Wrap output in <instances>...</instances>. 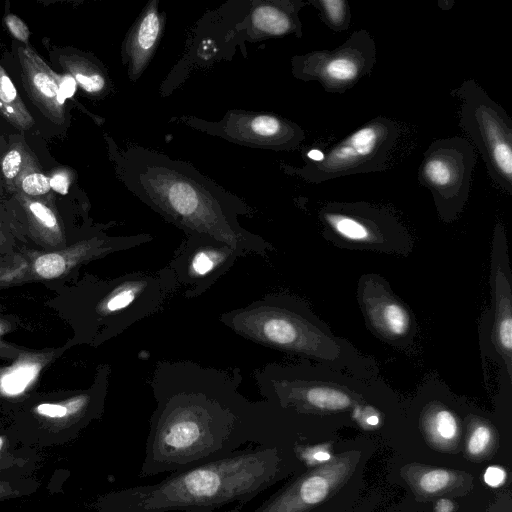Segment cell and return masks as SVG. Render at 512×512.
Returning <instances> with one entry per match:
<instances>
[{
    "mask_svg": "<svg viewBox=\"0 0 512 512\" xmlns=\"http://www.w3.org/2000/svg\"><path fill=\"white\" fill-rule=\"evenodd\" d=\"M170 120L237 145L273 151H294L306 137L296 122L271 112L231 109L216 121L191 115Z\"/></svg>",
    "mask_w": 512,
    "mask_h": 512,
    "instance_id": "cell-10",
    "label": "cell"
},
{
    "mask_svg": "<svg viewBox=\"0 0 512 512\" xmlns=\"http://www.w3.org/2000/svg\"><path fill=\"white\" fill-rule=\"evenodd\" d=\"M243 255L229 244L206 235L186 236L168 267L185 299L206 293Z\"/></svg>",
    "mask_w": 512,
    "mask_h": 512,
    "instance_id": "cell-11",
    "label": "cell"
},
{
    "mask_svg": "<svg viewBox=\"0 0 512 512\" xmlns=\"http://www.w3.org/2000/svg\"><path fill=\"white\" fill-rule=\"evenodd\" d=\"M50 188L60 194H66L70 186V177L65 173H57L49 179Z\"/></svg>",
    "mask_w": 512,
    "mask_h": 512,
    "instance_id": "cell-32",
    "label": "cell"
},
{
    "mask_svg": "<svg viewBox=\"0 0 512 512\" xmlns=\"http://www.w3.org/2000/svg\"><path fill=\"white\" fill-rule=\"evenodd\" d=\"M3 442H4V440H3V438L0 436V450H1L2 446H3Z\"/></svg>",
    "mask_w": 512,
    "mask_h": 512,
    "instance_id": "cell-38",
    "label": "cell"
},
{
    "mask_svg": "<svg viewBox=\"0 0 512 512\" xmlns=\"http://www.w3.org/2000/svg\"><path fill=\"white\" fill-rule=\"evenodd\" d=\"M236 23L232 24L228 4L223 7L228 21V38L234 44L241 41L256 42L274 37L294 35L301 38L302 22L300 11L308 5L302 0H252L241 1L238 16V2H235Z\"/></svg>",
    "mask_w": 512,
    "mask_h": 512,
    "instance_id": "cell-12",
    "label": "cell"
},
{
    "mask_svg": "<svg viewBox=\"0 0 512 512\" xmlns=\"http://www.w3.org/2000/svg\"><path fill=\"white\" fill-rule=\"evenodd\" d=\"M377 61L376 42L366 29L354 31L340 46L291 58L294 78L318 82L325 92L343 94L369 76Z\"/></svg>",
    "mask_w": 512,
    "mask_h": 512,
    "instance_id": "cell-9",
    "label": "cell"
},
{
    "mask_svg": "<svg viewBox=\"0 0 512 512\" xmlns=\"http://www.w3.org/2000/svg\"><path fill=\"white\" fill-rule=\"evenodd\" d=\"M66 268V262L58 253H48L39 256L34 263L36 273L45 279H53L61 276Z\"/></svg>",
    "mask_w": 512,
    "mask_h": 512,
    "instance_id": "cell-24",
    "label": "cell"
},
{
    "mask_svg": "<svg viewBox=\"0 0 512 512\" xmlns=\"http://www.w3.org/2000/svg\"><path fill=\"white\" fill-rule=\"evenodd\" d=\"M324 235L345 247L397 251L410 246V235L387 209L365 202L325 203L318 212Z\"/></svg>",
    "mask_w": 512,
    "mask_h": 512,
    "instance_id": "cell-8",
    "label": "cell"
},
{
    "mask_svg": "<svg viewBox=\"0 0 512 512\" xmlns=\"http://www.w3.org/2000/svg\"><path fill=\"white\" fill-rule=\"evenodd\" d=\"M454 504L448 499H440L435 505V512H452Z\"/></svg>",
    "mask_w": 512,
    "mask_h": 512,
    "instance_id": "cell-34",
    "label": "cell"
},
{
    "mask_svg": "<svg viewBox=\"0 0 512 512\" xmlns=\"http://www.w3.org/2000/svg\"><path fill=\"white\" fill-rule=\"evenodd\" d=\"M76 83L94 97H104L112 89V83L106 70L98 61L87 57H76L69 64Z\"/></svg>",
    "mask_w": 512,
    "mask_h": 512,
    "instance_id": "cell-18",
    "label": "cell"
},
{
    "mask_svg": "<svg viewBox=\"0 0 512 512\" xmlns=\"http://www.w3.org/2000/svg\"><path fill=\"white\" fill-rule=\"evenodd\" d=\"M239 368L219 369L191 360L159 361L150 386V417L141 477L224 458L252 443L283 446L296 414L240 392Z\"/></svg>",
    "mask_w": 512,
    "mask_h": 512,
    "instance_id": "cell-1",
    "label": "cell"
},
{
    "mask_svg": "<svg viewBox=\"0 0 512 512\" xmlns=\"http://www.w3.org/2000/svg\"><path fill=\"white\" fill-rule=\"evenodd\" d=\"M0 112L15 127L27 129L33 124V119L27 112L17 90L0 66Z\"/></svg>",
    "mask_w": 512,
    "mask_h": 512,
    "instance_id": "cell-19",
    "label": "cell"
},
{
    "mask_svg": "<svg viewBox=\"0 0 512 512\" xmlns=\"http://www.w3.org/2000/svg\"><path fill=\"white\" fill-rule=\"evenodd\" d=\"M493 267V292L495 303V321L492 329V340L498 353L503 357L509 377L511 376L512 350V305L511 284L503 264L496 258Z\"/></svg>",
    "mask_w": 512,
    "mask_h": 512,
    "instance_id": "cell-16",
    "label": "cell"
},
{
    "mask_svg": "<svg viewBox=\"0 0 512 512\" xmlns=\"http://www.w3.org/2000/svg\"><path fill=\"white\" fill-rule=\"evenodd\" d=\"M475 164V148L461 136L436 139L425 150L417 179L431 192L442 221L451 223L464 210Z\"/></svg>",
    "mask_w": 512,
    "mask_h": 512,
    "instance_id": "cell-7",
    "label": "cell"
},
{
    "mask_svg": "<svg viewBox=\"0 0 512 512\" xmlns=\"http://www.w3.org/2000/svg\"><path fill=\"white\" fill-rule=\"evenodd\" d=\"M219 321L254 343L323 362H335L343 348L303 300L286 293L266 294Z\"/></svg>",
    "mask_w": 512,
    "mask_h": 512,
    "instance_id": "cell-4",
    "label": "cell"
},
{
    "mask_svg": "<svg viewBox=\"0 0 512 512\" xmlns=\"http://www.w3.org/2000/svg\"><path fill=\"white\" fill-rule=\"evenodd\" d=\"M354 459L352 453L330 459L328 463L297 477L253 512H307L348 477Z\"/></svg>",
    "mask_w": 512,
    "mask_h": 512,
    "instance_id": "cell-13",
    "label": "cell"
},
{
    "mask_svg": "<svg viewBox=\"0 0 512 512\" xmlns=\"http://www.w3.org/2000/svg\"><path fill=\"white\" fill-rule=\"evenodd\" d=\"M400 136L396 121L376 116L328 148L319 158L304 157L301 167L280 164L287 175L320 184L357 174L382 172Z\"/></svg>",
    "mask_w": 512,
    "mask_h": 512,
    "instance_id": "cell-5",
    "label": "cell"
},
{
    "mask_svg": "<svg viewBox=\"0 0 512 512\" xmlns=\"http://www.w3.org/2000/svg\"><path fill=\"white\" fill-rule=\"evenodd\" d=\"M84 409H69L64 405L60 404H50V403H44L37 407V412L40 415H43L45 417L49 418H63L67 414H77L82 413Z\"/></svg>",
    "mask_w": 512,
    "mask_h": 512,
    "instance_id": "cell-28",
    "label": "cell"
},
{
    "mask_svg": "<svg viewBox=\"0 0 512 512\" xmlns=\"http://www.w3.org/2000/svg\"><path fill=\"white\" fill-rule=\"evenodd\" d=\"M39 367L32 363L15 366L0 379V390L6 395H17L25 390L37 375Z\"/></svg>",
    "mask_w": 512,
    "mask_h": 512,
    "instance_id": "cell-21",
    "label": "cell"
},
{
    "mask_svg": "<svg viewBox=\"0 0 512 512\" xmlns=\"http://www.w3.org/2000/svg\"><path fill=\"white\" fill-rule=\"evenodd\" d=\"M110 159L117 178L142 203L186 236L206 235L225 242L243 256L267 258L274 246L239 222L254 209L189 162L109 138Z\"/></svg>",
    "mask_w": 512,
    "mask_h": 512,
    "instance_id": "cell-2",
    "label": "cell"
},
{
    "mask_svg": "<svg viewBox=\"0 0 512 512\" xmlns=\"http://www.w3.org/2000/svg\"><path fill=\"white\" fill-rule=\"evenodd\" d=\"M491 439L492 432L487 425H476L471 431L467 442V450L469 454L472 456L481 455L489 446Z\"/></svg>",
    "mask_w": 512,
    "mask_h": 512,
    "instance_id": "cell-25",
    "label": "cell"
},
{
    "mask_svg": "<svg viewBox=\"0 0 512 512\" xmlns=\"http://www.w3.org/2000/svg\"><path fill=\"white\" fill-rule=\"evenodd\" d=\"M76 84L77 83L72 76H64V78L61 79L60 92L65 99L74 95Z\"/></svg>",
    "mask_w": 512,
    "mask_h": 512,
    "instance_id": "cell-33",
    "label": "cell"
},
{
    "mask_svg": "<svg viewBox=\"0 0 512 512\" xmlns=\"http://www.w3.org/2000/svg\"><path fill=\"white\" fill-rule=\"evenodd\" d=\"M284 446H255L224 458L172 472L155 484L109 494L105 512H211L233 502H245L289 472Z\"/></svg>",
    "mask_w": 512,
    "mask_h": 512,
    "instance_id": "cell-3",
    "label": "cell"
},
{
    "mask_svg": "<svg viewBox=\"0 0 512 512\" xmlns=\"http://www.w3.org/2000/svg\"><path fill=\"white\" fill-rule=\"evenodd\" d=\"M378 421H379V419H378V416H376V415H371L367 418V423L369 425H376V424H378Z\"/></svg>",
    "mask_w": 512,
    "mask_h": 512,
    "instance_id": "cell-37",
    "label": "cell"
},
{
    "mask_svg": "<svg viewBox=\"0 0 512 512\" xmlns=\"http://www.w3.org/2000/svg\"><path fill=\"white\" fill-rule=\"evenodd\" d=\"M315 461L317 462H325V461H329L331 459V456L328 452L326 451H323V450H319V451H316L314 454H312L311 456Z\"/></svg>",
    "mask_w": 512,
    "mask_h": 512,
    "instance_id": "cell-35",
    "label": "cell"
},
{
    "mask_svg": "<svg viewBox=\"0 0 512 512\" xmlns=\"http://www.w3.org/2000/svg\"><path fill=\"white\" fill-rule=\"evenodd\" d=\"M506 478L505 470L497 466H490L486 469L484 474L485 482L491 487L500 486Z\"/></svg>",
    "mask_w": 512,
    "mask_h": 512,
    "instance_id": "cell-31",
    "label": "cell"
},
{
    "mask_svg": "<svg viewBox=\"0 0 512 512\" xmlns=\"http://www.w3.org/2000/svg\"><path fill=\"white\" fill-rule=\"evenodd\" d=\"M427 428L434 439L447 443L458 434V424L454 414L448 409H436L427 418Z\"/></svg>",
    "mask_w": 512,
    "mask_h": 512,
    "instance_id": "cell-22",
    "label": "cell"
},
{
    "mask_svg": "<svg viewBox=\"0 0 512 512\" xmlns=\"http://www.w3.org/2000/svg\"><path fill=\"white\" fill-rule=\"evenodd\" d=\"M0 332H1V326H0Z\"/></svg>",
    "mask_w": 512,
    "mask_h": 512,
    "instance_id": "cell-39",
    "label": "cell"
},
{
    "mask_svg": "<svg viewBox=\"0 0 512 512\" xmlns=\"http://www.w3.org/2000/svg\"><path fill=\"white\" fill-rule=\"evenodd\" d=\"M11 488L4 482H0V499L8 497L12 494Z\"/></svg>",
    "mask_w": 512,
    "mask_h": 512,
    "instance_id": "cell-36",
    "label": "cell"
},
{
    "mask_svg": "<svg viewBox=\"0 0 512 512\" xmlns=\"http://www.w3.org/2000/svg\"><path fill=\"white\" fill-rule=\"evenodd\" d=\"M21 187L28 195L45 194L50 190L49 178L41 173H32L23 178Z\"/></svg>",
    "mask_w": 512,
    "mask_h": 512,
    "instance_id": "cell-26",
    "label": "cell"
},
{
    "mask_svg": "<svg viewBox=\"0 0 512 512\" xmlns=\"http://www.w3.org/2000/svg\"><path fill=\"white\" fill-rule=\"evenodd\" d=\"M454 475L445 469H429L422 472L417 478L418 490L426 495L436 494L449 486Z\"/></svg>",
    "mask_w": 512,
    "mask_h": 512,
    "instance_id": "cell-23",
    "label": "cell"
},
{
    "mask_svg": "<svg viewBox=\"0 0 512 512\" xmlns=\"http://www.w3.org/2000/svg\"><path fill=\"white\" fill-rule=\"evenodd\" d=\"M166 14L159 0L149 1L129 28L121 47L128 78L136 82L150 64L164 34Z\"/></svg>",
    "mask_w": 512,
    "mask_h": 512,
    "instance_id": "cell-15",
    "label": "cell"
},
{
    "mask_svg": "<svg viewBox=\"0 0 512 512\" xmlns=\"http://www.w3.org/2000/svg\"><path fill=\"white\" fill-rule=\"evenodd\" d=\"M22 157L18 150H11L6 154L2 162V171L6 178L11 179L17 176Z\"/></svg>",
    "mask_w": 512,
    "mask_h": 512,
    "instance_id": "cell-29",
    "label": "cell"
},
{
    "mask_svg": "<svg viewBox=\"0 0 512 512\" xmlns=\"http://www.w3.org/2000/svg\"><path fill=\"white\" fill-rule=\"evenodd\" d=\"M26 79L29 89L44 108L54 116H60L65 98L60 92L61 79L55 75L35 54L24 51Z\"/></svg>",
    "mask_w": 512,
    "mask_h": 512,
    "instance_id": "cell-17",
    "label": "cell"
},
{
    "mask_svg": "<svg viewBox=\"0 0 512 512\" xmlns=\"http://www.w3.org/2000/svg\"><path fill=\"white\" fill-rule=\"evenodd\" d=\"M450 95L460 101L459 126L480 153L489 178L512 195V119L475 79L464 80Z\"/></svg>",
    "mask_w": 512,
    "mask_h": 512,
    "instance_id": "cell-6",
    "label": "cell"
},
{
    "mask_svg": "<svg viewBox=\"0 0 512 512\" xmlns=\"http://www.w3.org/2000/svg\"><path fill=\"white\" fill-rule=\"evenodd\" d=\"M6 25L12 35L20 41L26 42L30 32L26 24L17 16L9 14L5 17Z\"/></svg>",
    "mask_w": 512,
    "mask_h": 512,
    "instance_id": "cell-30",
    "label": "cell"
},
{
    "mask_svg": "<svg viewBox=\"0 0 512 512\" xmlns=\"http://www.w3.org/2000/svg\"><path fill=\"white\" fill-rule=\"evenodd\" d=\"M359 294L366 319L379 335L393 342L411 337L413 322L408 309L384 284L367 278Z\"/></svg>",
    "mask_w": 512,
    "mask_h": 512,
    "instance_id": "cell-14",
    "label": "cell"
},
{
    "mask_svg": "<svg viewBox=\"0 0 512 512\" xmlns=\"http://www.w3.org/2000/svg\"><path fill=\"white\" fill-rule=\"evenodd\" d=\"M319 13V18L331 31L338 33L349 29L352 20L350 4L347 0H309Z\"/></svg>",
    "mask_w": 512,
    "mask_h": 512,
    "instance_id": "cell-20",
    "label": "cell"
},
{
    "mask_svg": "<svg viewBox=\"0 0 512 512\" xmlns=\"http://www.w3.org/2000/svg\"><path fill=\"white\" fill-rule=\"evenodd\" d=\"M29 209L34 217L46 228L55 229L57 228V220L53 212L44 204L40 202H31Z\"/></svg>",
    "mask_w": 512,
    "mask_h": 512,
    "instance_id": "cell-27",
    "label": "cell"
}]
</instances>
